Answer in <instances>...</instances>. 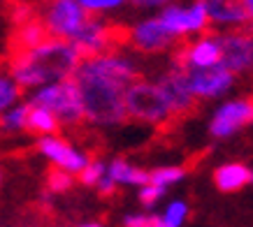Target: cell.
Here are the masks:
<instances>
[{
    "label": "cell",
    "instance_id": "cell-5",
    "mask_svg": "<svg viewBox=\"0 0 253 227\" xmlns=\"http://www.w3.org/2000/svg\"><path fill=\"white\" fill-rule=\"evenodd\" d=\"M161 16V21L165 23L172 35H174L179 42H188V39H195L200 35H207L211 31V23L207 19V12L202 9L200 2H188V5H181V2H172L168 7H163L161 12H156Z\"/></svg>",
    "mask_w": 253,
    "mask_h": 227
},
{
    "label": "cell",
    "instance_id": "cell-12",
    "mask_svg": "<svg viewBox=\"0 0 253 227\" xmlns=\"http://www.w3.org/2000/svg\"><path fill=\"white\" fill-rule=\"evenodd\" d=\"M186 79L195 100H218L237 86V76L223 65L207 70H186Z\"/></svg>",
    "mask_w": 253,
    "mask_h": 227
},
{
    "label": "cell",
    "instance_id": "cell-32",
    "mask_svg": "<svg viewBox=\"0 0 253 227\" xmlns=\"http://www.w3.org/2000/svg\"><path fill=\"white\" fill-rule=\"evenodd\" d=\"M246 14H249V28H253V0H244Z\"/></svg>",
    "mask_w": 253,
    "mask_h": 227
},
{
    "label": "cell",
    "instance_id": "cell-11",
    "mask_svg": "<svg viewBox=\"0 0 253 227\" xmlns=\"http://www.w3.org/2000/svg\"><path fill=\"white\" fill-rule=\"evenodd\" d=\"M172 58L184 70H207L221 65L223 51H221V42H218V33L209 31L207 35L188 39V42L181 44V49H176Z\"/></svg>",
    "mask_w": 253,
    "mask_h": 227
},
{
    "label": "cell",
    "instance_id": "cell-26",
    "mask_svg": "<svg viewBox=\"0 0 253 227\" xmlns=\"http://www.w3.org/2000/svg\"><path fill=\"white\" fill-rule=\"evenodd\" d=\"M77 2L84 7V12L88 16L107 14V12H114L121 5H126V0H77Z\"/></svg>",
    "mask_w": 253,
    "mask_h": 227
},
{
    "label": "cell",
    "instance_id": "cell-2",
    "mask_svg": "<svg viewBox=\"0 0 253 227\" xmlns=\"http://www.w3.org/2000/svg\"><path fill=\"white\" fill-rule=\"evenodd\" d=\"M82 65L77 46L68 39L49 38L44 44L35 46L31 51L14 53L9 63V75L23 91H38L46 83L75 79V72Z\"/></svg>",
    "mask_w": 253,
    "mask_h": 227
},
{
    "label": "cell",
    "instance_id": "cell-14",
    "mask_svg": "<svg viewBox=\"0 0 253 227\" xmlns=\"http://www.w3.org/2000/svg\"><path fill=\"white\" fill-rule=\"evenodd\" d=\"M72 44L77 46L82 61H88V58L114 51V31L102 16H88L84 28L72 39Z\"/></svg>",
    "mask_w": 253,
    "mask_h": 227
},
{
    "label": "cell",
    "instance_id": "cell-21",
    "mask_svg": "<svg viewBox=\"0 0 253 227\" xmlns=\"http://www.w3.org/2000/svg\"><path fill=\"white\" fill-rule=\"evenodd\" d=\"M23 88L14 81L9 72H0V116L21 102Z\"/></svg>",
    "mask_w": 253,
    "mask_h": 227
},
{
    "label": "cell",
    "instance_id": "cell-29",
    "mask_svg": "<svg viewBox=\"0 0 253 227\" xmlns=\"http://www.w3.org/2000/svg\"><path fill=\"white\" fill-rule=\"evenodd\" d=\"M31 21H35V9H33L31 2H14V7H12V23L19 28V26H26Z\"/></svg>",
    "mask_w": 253,
    "mask_h": 227
},
{
    "label": "cell",
    "instance_id": "cell-17",
    "mask_svg": "<svg viewBox=\"0 0 253 227\" xmlns=\"http://www.w3.org/2000/svg\"><path fill=\"white\" fill-rule=\"evenodd\" d=\"M107 174L116 186H135V188H144L149 183V172L142 167L132 165L126 158H114L107 162Z\"/></svg>",
    "mask_w": 253,
    "mask_h": 227
},
{
    "label": "cell",
    "instance_id": "cell-22",
    "mask_svg": "<svg viewBox=\"0 0 253 227\" xmlns=\"http://www.w3.org/2000/svg\"><path fill=\"white\" fill-rule=\"evenodd\" d=\"M186 176V167L181 165H163V167H156L149 172V183H154L158 188H172L176 186L179 181H184Z\"/></svg>",
    "mask_w": 253,
    "mask_h": 227
},
{
    "label": "cell",
    "instance_id": "cell-31",
    "mask_svg": "<svg viewBox=\"0 0 253 227\" xmlns=\"http://www.w3.org/2000/svg\"><path fill=\"white\" fill-rule=\"evenodd\" d=\"M95 190H98L100 195H112V192L116 190V183L112 181V179H109V174H107L105 179H102V181H100V186Z\"/></svg>",
    "mask_w": 253,
    "mask_h": 227
},
{
    "label": "cell",
    "instance_id": "cell-6",
    "mask_svg": "<svg viewBox=\"0 0 253 227\" xmlns=\"http://www.w3.org/2000/svg\"><path fill=\"white\" fill-rule=\"evenodd\" d=\"M253 123V95H239V98L223 100L214 109L209 118V135L214 139H230L239 130L249 128Z\"/></svg>",
    "mask_w": 253,
    "mask_h": 227
},
{
    "label": "cell",
    "instance_id": "cell-7",
    "mask_svg": "<svg viewBox=\"0 0 253 227\" xmlns=\"http://www.w3.org/2000/svg\"><path fill=\"white\" fill-rule=\"evenodd\" d=\"M86 21H88V14L77 0H46L44 12H42V23L54 39L72 42Z\"/></svg>",
    "mask_w": 253,
    "mask_h": 227
},
{
    "label": "cell",
    "instance_id": "cell-34",
    "mask_svg": "<svg viewBox=\"0 0 253 227\" xmlns=\"http://www.w3.org/2000/svg\"><path fill=\"white\" fill-rule=\"evenodd\" d=\"M0 183H2V172H0Z\"/></svg>",
    "mask_w": 253,
    "mask_h": 227
},
{
    "label": "cell",
    "instance_id": "cell-18",
    "mask_svg": "<svg viewBox=\"0 0 253 227\" xmlns=\"http://www.w3.org/2000/svg\"><path fill=\"white\" fill-rule=\"evenodd\" d=\"M49 38H51V35L46 31V26L42 23V19H35V21L26 23V26H19L14 33V53L31 51L35 46L44 44Z\"/></svg>",
    "mask_w": 253,
    "mask_h": 227
},
{
    "label": "cell",
    "instance_id": "cell-24",
    "mask_svg": "<svg viewBox=\"0 0 253 227\" xmlns=\"http://www.w3.org/2000/svg\"><path fill=\"white\" fill-rule=\"evenodd\" d=\"M72 186H75V176L65 169L56 167L46 174V192H51V195H63V192L72 190Z\"/></svg>",
    "mask_w": 253,
    "mask_h": 227
},
{
    "label": "cell",
    "instance_id": "cell-9",
    "mask_svg": "<svg viewBox=\"0 0 253 227\" xmlns=\"http://www.w3.org/2000/svg\"><path fill=\"white\" fill-rule=\"evenodd\" d=\"M158 86H161L163 95L168 100L169 109H172V116H186L195 109V95L191 93V86H188V79H186V70L179 65V63L172 58V61L161 70V75L154 79Z\"/></svg>",
    "mask_w": 253,
    "mask_h": 227
},
{
    "label": "cell",
    "instance_id": "cell-27",
    "mask_svg": "<svg viewBox=\"0 0 253 227\" xmlns=\"http://www.w3.org/2000/svg\"><path fill=\"white\" fill-rule=\"evenodd\" d=\"M123 227H163L161 213H128Z\"/></svg>",
    "mask_w": 253,
    "mask_h": 227
},
{
    "label": "cell",
    "instance_id": "cell-16",
    "mask_svg": "<svg viewBox=\"0 0 253 227\" xmlns=\"http://www.w3.org/2000/svg\"><path fill=\"white\" fill-rule=\"evenodd\" d=\"M253 183V167L246 162H223L214 169V186L221 192H239Z\"/></svg>",
    "mask_w": 253,
    "mask_h": 227
},
{
    "label": "cell",
    "instance_id": "cell-15",
    "mask_svg": "<svg viewBox=\"0 0 253 227\" xmlns=\"http://www.w3.org/2000/svg\"><path fill=\"white\" fill-rule=\"evenodd\" d=\"M207 12V19L216 33L249 28L244 0H195Z\"/></svg>",
    "mask_w": 253,
    "mask_h": 227
},
{
    "label": "cell",
    "instance_id": "cell-13",
    "mask_svg": "<svg viewBox=\"0 0 253 227\" xmlns=\"http://www.w3.org/2000/svg\"><path fill=\"white\" fill-rule=\"evenodd\" d=\"M40 155H44L49 162H54L58 169H65L72 176H79L84 172L91 158L84 151H79L77 146H72L70 142H65L58 135H49V137H38V144H35Z\"/></svg>",
    "mask_w": 253,
    "mask_h": 227
},
{
    "label": "cell",
    "instance_id": "cell-33",
    "mask_svg": "<svg viewBox=\"0 0 253 227\" xmlns=\"http://www.w3.org/2000/svg\"><path fill=\"white\" fill-rule=\"evenodd\" d=\"M77 227H102V225L95 223V220H91V223H82V225H77Z\"/></svg>",
    "mask_w": 253,
    "mask_h": 227
},
{
    "label": "cell",
    "instance_id": "cell-25",
    "mask_svg": "<svg viewBox=\"0 0 253 227\" xmlns=\"http://www.w3.org/2000/svg\"><path fill=\"white\" fill-rule=\"evenodd\" d=\"M105 176H107V162L100 158H91L88 167L79 174V181L84 183V186H88V188H98Z\"/></svg>",
    "mask_w": 253,
    "mask_h": 227
},
{
    "label": "cell",
    "instance_id": "cell-3",
    "mask_svg": "<svg viewBox=\"0 0 253 227\" xmlns=\"http://www.w3.org/2000/svg\"><path fill=\"white\" fill-rule=\"evenodd\" d=\"M28 102L49 109L61 121V125H79L82 121H86L84 100H82V91L75 79L46 83L38 91H31Z\"/></svg>",
    "mask_w": 253,
    "mask_h": 227
},
{
    "label": "cell",
    "instance_id": "cell-4",
    "mask_svg": "<svg viewBox=\"0 0 253 227\" xmlns=\"http://www.w3.org/2000/svg\"><path fill=\"white\" fill-rule=\"evenodd\" d=\"M126 112H128L130 121L146 123V125H154V128L165 125V123L174 118L161 86L156 81H149V79H139L128 88V93H126Z\"/></svg>",
    "mask_w": 253,
    "mask_h": 227
},
{
    "label": "cell",
    "instance_id": "cell-20",
    "mask_svg": "<svg viewBox=\"0 0 253 227\" xmlns=\"http://www.w3.org/2000/svg\"><path fill=\"white\" fill-rule=\"evenodd\" d=\"M28 116H31V102H19L16 107H12L9 112H5L0 116V132L7 135H16V132H26L28 130Z\"/></svg>",
    "mask_w": 253,
    "mask_h": 227
},
{
    "label": "cell",
    "instance_id": "cell-28",
    "mask_svg": "<svg viewBox=\"0 0 253 227\" xmlns=\"http://www.w3.org/2000/svg\"><path fill=\"white\" fill-rule=\"evenodd\" d=\"M165 192H168L165 188H158V186H154V183H146L144 188H139L137 199H139V204H142V206H146V209H154L163 197H165Z\"/></svg>",
    "mask_w": 253,
    "mask_h": 227
},
{
    "label": "cell",
    "instance_id": "cell-23",
    "mask_svg": "<svg viewBox=\"0 0 253 227\" xmlns=\"http://www.w3.org/2000/svg\"><path fill=\"white\" fill-rule=\"evenodd\" d=\"M188 213H191V209H188L184 199H172L165 206V211L161 213L163 227H184L186 220H188Z\"/></svg>",
    "mask_w": 253,
    "mask_h": 227
},
{
    "label": "cell",
    "instance_id": "cell-10",
    "mask_svg": "<svg viewBox=\"0 0 253 227\" xmlns=\"http://www.w3.org/2000/svg\"><path fill=\"white\" fill-rule=\"evenodd\" d=\"M128 42L135 51L139 53H165L169 49H174L179 44V39L165 28V23L161 21V16H144L139 19L130 31H128Z\"/></svg>",
    "mask_w": 253,
    "mask_h": 227
},
{
    "label": "cell",
    "instance_id": "cell-19",
    "mask_svg": "<svg viewBox=\"0 0 253 227\" xmlns=\"http://www.w3.org/2000/svg\"><path fill=\"white\" fill-rule=\"evenodd\" d=\"M61 128V121L44 107L31 105V116H28V132H35L38 137L56 135Z\"/></svg>",
    "mask_w": 253,
    "mask_h": 227
},
{
    "label": "cell",
    "instance_id": "cell-8",
    "mask_svg": "<svg viewBox=\"0 0 253 227\" xmlns=\"http://www.w3.org/2000/svg\"><path fill=\"white\" fill-rule=\"evenodd\" d=\"M221 42V65L237 76H253V28L218 33Z\"/></svg>",
    "mask_w": 253,
    "mask_h": 227
},
{
    "label": "cell",
    "instance_id": "cell-30",
    "mask_svg": "<svg viewBox=\"0 0 253 227\" xmlns=\"http://www.w3.org/2000/svg\"><path fill=\"white\" fill-rule=\"evenodd\" d=\"M130 2L139 9H158L161 12L163 7H168V5L176 2V0H130Z\"/></svg>",
    "mask_w": 253,
    "mask_h": 227
},
{
    "label": "cell",
    "instance_id": "cell-1",
    "mask_svg": "<svg viewBox=\"0 0 253 227\" xmlns=\"http://www.w3.org/2000/svg\"><path fill=\"white\" fill-rule=\"evenodd\" d=\"M139 79L142 70L137 61L116 49L82 61L75 72V81L82 91L86 121L98 128H114L126 123V93Z\"/></svg>",
    "mask_w": 253,
    "mask_h": 227
}]
</instances>
